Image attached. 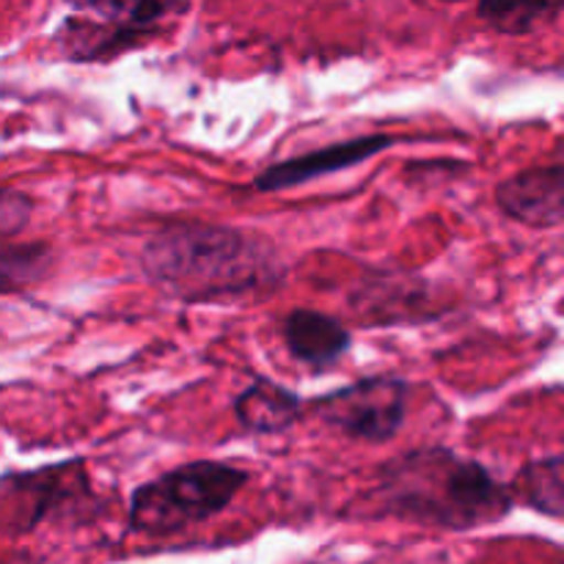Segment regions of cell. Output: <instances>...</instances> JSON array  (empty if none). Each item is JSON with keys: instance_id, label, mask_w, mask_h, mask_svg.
<instances>
[{"instance_id": "cell-5", "label": "cell", "mask_w": 564, "mask_h": 564, "mask_svg": "<svg viewBox=\"0 0 564 564\" xmlns=\"http://www.w3.org/2000/svg\"><path fill=\"white\" fill-rule=\"evenodd\" d=\"M411 383L397 375H375L306 402V411L334 433L364 444H389L405 427Z\"/></svg>"}, {"instance_id": "cell-16", "label": "cell", "mask_w": 564, "mask_h": 564, "mask_svg": "<svg viewBox=\"0 0 564 564\" xmlns=\"http://www.w3.org/2000/svg\"><path fill=\"white\" fill-rule=\"evenodd\" d=\"M562 564H564V562H562Z\"/></svg>"}, {"instance_id": "cell-10", "label": "cell", "mask_w": 564, "mask_h": 564, "mask_svg": "<svg viewBox=\"0 0 564 564\" xmlns=\"http://www.w3.org/2000/svg\"><path fill=\"white\" fill-rule=\"evenodd\" d=\"M231 411L246 433L281 435L306 416V402L275 380L257 378L235 397Z\"/></svg>"}, {"instance_id": "cell-13", "label": "cell", "mask_w": 564, "mask_h": 564, "mask_svg": "<svg viewBox=\"0 0 564 564\" xmlns=\"http://www.w3.org/2000/svg\"><path fill=\"white\" fill-rule=\"evenodd\" d=\"M55 253L47 242L0 240V295H14L50 275Z\"/></svg>"}, {"instance_id": "cell-4", "label": "cell", "mask_w": 564, "mask_h": 564, "mask_svg": "<svg viewBox=\"0 0 564 564\" xmlns=\"http://www.w3.org/2000/svg\"><path fill=\"white\" fill-rule=\"evenodd\" d=\"M75 17L55 33L61 55L75 64L113 61L143 47L169 22L182 17L191 0H66Z\"/></svg>"}, {"instance_id": "cell-15", "label": "cell", "mask_w": 564, "mask_h": 564, "mask_svg": "<svg viewBox=\"0 0 564 564\" xmlns=\"http://www.w3.org/2000/svg\"><path fill=\"white\" fill-rule=\"evenodd\" d=\"M441 3H463V0H441Z\"/></svg>"}, {"instance_id": "cell-2", "label": "cell", "mask_w": 564, "mask_h": 564, "mask_svg": "<svg viewBox=\"0 0 564 564\" xmlns=\"http://www.w3.org/2000/svg\"><path fill=\"white\" fill-rule=\"evenodd\" d=\"M369 501L380 516L463 532L510 516L516 490L479 460L446 446H424L386 463Z\"/></svg>"}, {"instance_id": "cell-9", "label": "cell", "mask_w": 564, "mask_h": 564, "mask_svg": "<svg viewBox=\"0 0 564 564\" xmlns=\"http://www.w3.org/2000/svg\"><path fill=\"white\" fill-rule=\"evenodd\" d=\"M281 336L297 364L312 372L336 367L350 352L352 334L345 323L317 308H295L281 323Z\"/></svg>"}, {"instance_id": "cell-11", "label": "cell", "mask_w": 564, "mask_h": 564, "mask_svg": "<svg viewBox=\"0 0 564 564\" xmlns=\"http://www.w3.org/2000/svg\"><path fill=\"white\" fill-rule=\"evenodd\" d=\"M564 11V0H479L477 14L490 31L529 36L551 25Z\"/></svg>"}, {"instance_id": "cell-7", "label": "cell", "mask_w": 564, "mask_h": 564, "mask_svg": "<svg viewBox=\"0 0 564 564\" xmlns=\"http://www.w3.org/2000/svg\"><path fill=\"white\" fill-rule=\"evenodd\" d=\"M391 147H394V135H389V132L345 138V141L328 143V147L314 149V152L295 154V158H286L281 163L268 165L264 171H259L251 187L259 193L292 191V187L308 185V182H317L323 176L356 169V165L378 158V154H383Z\"/></svg>"}, {"instance_id": "cell-3", "label": "cell", "mask_w": 564, "mask_h": 564, "mask_svg": "<svg viewBox=\"0 0 564 564\" xmlns=\"http://www.w3.org/2000/svg\"><path fill=\"white\" fill-rule=\"evenodd\" d=\"M246 485L248 471L231 463H185L135 488L130 499V527L149 538H169L224 512Z\"/></svg>"}, {"instance_id": "cell-12", "label": "cell", "mask_w": 564, "mask_h": 564, "mask_svg": "<svg viewBox=\"0 0 564 564\" xmlns=\"http://www.w3.org/2000/svg\"><path fill=\"white\" fill-rule=\"evenodd\" d=\"M512 490H516V499L538 510L540 516L564 521V455L527 463L518 471Z\"/></svg>"}, {"instance_id": "cell-6", "label": "cell", "mask_w": 564, "mask_h": 564, "mask_svg": "<svg viewBox=\"0 0 564 564\" xmlns=\"http://www.w3.org/2000/svg\"><path fill=\"white\" fill-rule=\"evenodd\" d=\"M496 204L507 218L529 229L564 226V143L545 163L501 180L496 185Z\"/></svg>"}, {"instance_id": "cell-1", "label": "cell", "mask_w": 564, "mask_h": 564, "mask_svg": "<svg viewBox=\"0 0 564 564\" xmlns=\"http://www.w3.org/2000/svg\"><path fill=\"white\" fill-rule=\"evenodd\" d=\"M138 264L149 284L191 306L273 295L286 281L275 242L207 220H174L149 235Z\"/></svg>"}, {"instance_id": "cell-8", "label": "cell", "mask_w": 564, "mask_h": 564, "mask_svg": "<svg viewBox=\"0 0 564 564\" xmlns=\"http://www.w3.org/2000/svg\"><path fill=\"white\" fill-rule=\"evenodd\" d=\"M352 308L358 317L375 328L400 319H433V286L422 279L402 273H372L352 292Z\"/></svg>"}, {"instance_id": "cell-14", "label": "cell", "mask_w": 564, "mask_h": 564, "mask_svg": "<svg viewBox=\"0 0 564 564\" xmlns=\"http://www.w3.org/2000/svg\"><path fill=\"white\" fill-rule=\"evenodd\" d=\"M33 198L20 191H0V240L17 237L28 229L33 215Z\"/></svg>"}]
</instances>
